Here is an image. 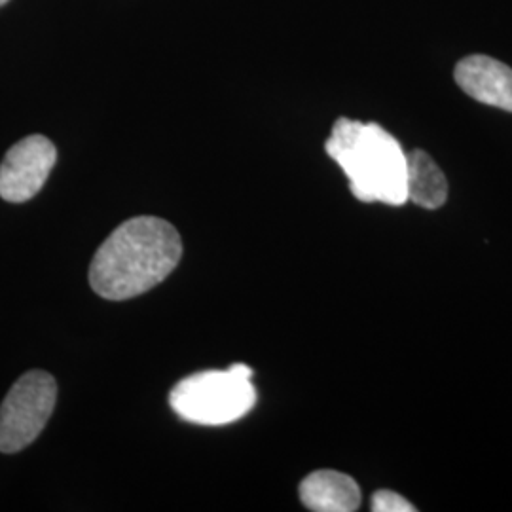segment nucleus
I'll return each mask as SVG.
<instances>
[{
  "mask_svg": "<svg viewBox=\"0 0 512 512\" xmlns=\"http://www.w3.org/2000/svg\"><path fill=\"white\" fill-rule=\"evenodd\" d=\"M55 162L57 150L48 137L21 139L0 164V198L10 203L29 202L48 181Z\"/></svg>",
  "mask_w": 512,
  "mask_h": 512,
  "instance_id": "39448f33",
  "label": "nucleus"
},
{
  "mask_svg": "<svg viewBox=\"0 0 512 512\" xmlns=\"http://www.w3.org/2000/svg\"><path fill=\"white\" fill-rule=\"evenodd\" d=\"M253 368L232 365L205 370L181 380L171 389L169 404L177 416L198 425H228L247 416L256 404Z\"/></svg>",
  "mask_w": 512,
  "mask_h": 512,
  "instance_id": "7ed1b4c3",
  "label": "nucleus"
},
{
  "mask_svg": "<svg viewBox=\"0 0 512 512\" xmlns=\"http://www.w3.org/2000/svg\"><path fill=\"white\" fill-rule=\"evenodd\" d=\"M181 256L183 241L173 224L158 217H135L120 224L97 249L90 283L101 298H135L160 285Z\"/></svg>",
  "mask_w": 512,
  "mask_h": 512,
  "instance_id": "f257e3e1",
  "label": "nucleus"
},
{
  "mask_svg": "<svg viewBox=\"0 0 512 512\" xmlns=\"http://www.w3.org/2000/svg\"><path fill=\"white\" fill-rule=\"evenodd\" d=\"M300 501L315 512H353L361 507L359 484L338 471H315L300 482Z\"/></svg>",
  "mask_w": 512,
  "mask_h": 512,
  "instance_id": "0eeeda50",
  "label": "nucleus"
},
{
  "mask_svg": "<svg viewBox=\"0 0 512 512\" xmlns=\"http://www.w3.org/2000/svg\"><path fill=\"white\" fill-rule=\"evenodd\" d=\"M374 512H414L416 507L404 499L403 495L391 490H378L372 495V507Z\"/></svg>",
  "mask_w": 512,
  "mask_h": 512,
  "instance_id": "1a4fd4ad",
  "label": "nucleus"
},
{
  "mask_svg": "<svg viewBox=\"0 0 512 512\" xmlns=\"http://www.w3.org/2000/svg\"><path fill=\"white\" fill-rule=\"evenodd\" d=\"M6 2H8V0H0V6H4V4H6Z\"/></svg>",
  "mask_w": 512,
  "mask_h": 512,
  "instance_id": "9d476101",
  "label": "nucleus"
},
{
  "mask_svg": "<svg viewBox=\"0 0 512 512\" xmlns=\"http://www.w3.org/2000/svg\"><path fill=\"white\" fill-rule=\"evenodd\" d=\"M406 196L408 202L435 211L448 200V181L439 165L423 150L406 154Z\"/></svg>",
  "mask_w": 512,
  "mask_h": 512,
  "instance_id": "6e6552de",
  "label": "nucleus"
},
{
  "mask_svg": "<svg viewBox=\"0 0 512 512\" xmlns=\"http://www.w3.org/2000/svg\"><path fill=\"white\" fill-rule=\"evenodd\" d=\"M325 150L346 173L351 194L359 202L395 207L408 202L406 152L382 126L338 118Z\"/></svg>",
  "mask_w": 512,
  "mask_h": 512,
  "instance_id": "f03ea898",
  "label": "nucleus"
},
{
  "mask_svg": "<svg viewBox=\"0 0 512 512\" xmlns=\"http://www.w3.org/2000/svg\"><path fill=\"white\" fill-rule=\"evenodd\" d=\"M459 88L478 103L512 112V69L488 55H469L456 65Z\"/></svg>",
  "mask_w": 512,
  "mask_h": 512,
  "instance_id": "423d86ee",
  "label": "nucleus"
},
{
  "mask_svg": "<svg viewBox=\"0 0 512 512\" xmlns=\"http://www.w3.org/2000/svg\"><path fill=\"white\" fill-rule=\"evenodd\" d=\"M57 384L42 370L23 374L0 404V452L16 454L33 444L54 414Z\"/></svg>",
  "mask_w": 512,
  "mask_h": 512,
  "instance_id": "20e7f679",
  "label": "nucleus"
}]
</instances>
